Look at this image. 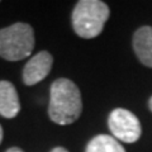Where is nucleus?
Segmentation results:
<instances>
[{"instance_id": "f257e3e1", "label": "nucleus", "mask_w": 152, "mask_h": 152, "mask_svg": "<svg viewBox=\"0 0 152 152\" xmlns=\"http://www.w3.org/2000/svg\"><path fill=\"white\" fill-rule=\"evenodd\" d=\"M83 112L81 93L74 81L60 77L55 80L50 90L48 117L60 126H67L79 119Z\"/></svg>"}, {"instance_id": "f03ea898", "label": "nucleus", "mask_w": 152, "mask_h": 152, "mask_svg": "<svg viewBox=\"0 0 152 152\" xmlns=\"http://www.w3.org/2000/svg\"><path fill=\"white\" fill-rule=\"evenodd\" d=\"M110 15L109 7L100 0H80L72 10L71 22L79 37L90 39L103 32L104 24Z\"/></svg>"}, {"instance_id": "7ed1b4c3", "label": "nucleus", "mask_w": 152, "mask_h": 152, "mask_svg": "<svg viewBox=\"0 0 152 152\" xmlns=\"http://www.w3.org/2000/svg\"><path fill=\"white\" fill-rule=\"evenodd\" d=\"M34 31L27 23H14L0 29V57L7 61H20L34 48Z\"/></svg>"}, {"instance_id": "9b49d317", "label": "nucleus", "mask_w": 152, "mask_h": 152, "mask_svg": "<svg viewBox=\"0 0 152 152\" xmlns=\"http://www.w3.org/2000/svg\"><path fill=\"white\" fill-rule=\"evenodd\" d=\"M148 108H150V110L152 112V96L150 98V100H148Z\"/></svg>"}, {"instance_id": "1a4fd4ad", "label": "nucleus", "mask_w": 152, "mask_h": 152, "mask_svg": "<svg viewBox=\"0 0 152 152\" xmlns=\"http://www.w3.org/2000/svg\"><path fill=\"white\" fill-rule=\"evenodd\" d=\"M5 152H24V151L20 150L19 147H10V148H8Z\"/></svg>"}, {"instance_id": "9d476101", "label": "nucleus", "mask_w": 152, "mask_h": 152, "mask_svg": "<svg viewBox=\"0 0 152 152\" xmlns=\"http://www.w3.org/2000/svg\"><path fill=\"white\" fill-rule=\"evenodd\" d=\"M51 152H69L67 150H66V148H64V147H55V148L53 150H52Z\"/></svg>"}, {"instance_id": "423d86ee", "label": "nucleus", "mask_w": 152, "mask_h": 152, "mask_svg": "<svg viewBox=\"0 0 152 152\" xmlns=\"http://www.w3.org/2000/svg\"><path fill=\"white\" fill-rule=\"evenodd\" d=\"M132 43L140 62L147 67H152V27L143 26L138 28L133 34Z\"/></svg>"}, {"instance_id": "f8f14e48", "label": "nucleus", "mask_w": 152, "mask_h": 152, "mask_svg": "<svg viewBox=\"0 0 152 152\" xmlns=\"http://www.w3.org/2000/svg\"><path fill=\"white\" fill-rule=\"evenodd\" d=\"M1 141H3V128L0 126V143H1Z\"/></svg>"}, {"instance_id": "0eeeda50", "label": "nucleus", "mask_w": 152, "mask_h": 152, "mask_svg": "<svg viewBox=\"0 0 152 152\" xmlns=\"http://www.w3.org/2000/svg\"><path fill=\"white\" fill-rule=\"evenodd\" d=\"M20 110V103L15 86L7 81H0V115L4 118H14Z\"/></svg>"}, {"instance_id": "6e6552de", "label": "nucleus", "mask_w": 152, "mask_h": 152, "mask_svg": "<svg viewBox=\"0 0 152 152\" xmlns=\"http://www.w3.org/2000/svg\"><path fill=\"white\" fill-rule=\"evenodd\" d=\"M85 152H126V150L114 137L98 134L88 143Z\"/></svg>"}, {"instance_id": "20e7f679", "label": "nucleus", "mask_w": 152, "mask_h": 152, "mask_svg": "<svg viewBox=\"0 0 152 152\" xmlns=\"http://www.w3.org/2000/svg\"><path fill=\"white\" fill-rule=\"evenodd\" d=\"M108 126L115 140L126 143L138 141L142 134L141 122L131 110L117 108L112 110L108 118Z\"/></svg>"}, {"instance_id": "39448f33", "label": "nucleus", "mask_w": 152, "mask_h": 152, "mask_svg": "<svg viewBox=\"0 0 152 152\" xmlns=\"http://www.w3.org/2000/svg\"><path fill=\"white\" fill-rule=\"evenodd\" d=\"M53 65V57L50 52L41 51L28 61L23 70V83L33 86L47 77Z\"/></svg>"}]
</instances>
